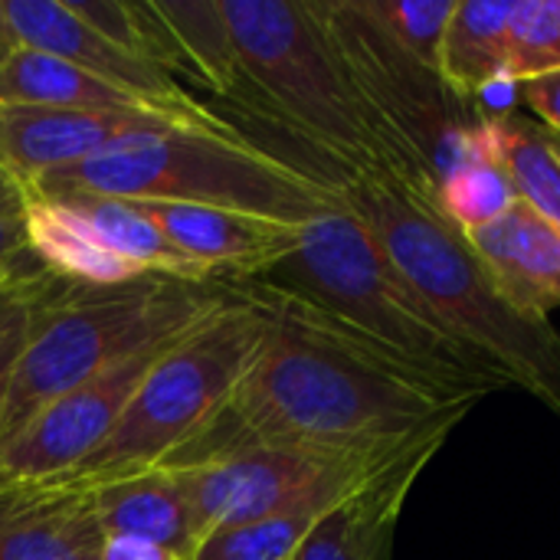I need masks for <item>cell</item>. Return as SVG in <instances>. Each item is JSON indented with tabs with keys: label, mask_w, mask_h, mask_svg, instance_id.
<instances>
[{
	"label": "cell",
	"mask_w": 560,
	"mask_h": 560,
	"mask_svg": "<svg viewBox=\"0 0 560 560\" xmlns=\"http://www.w3.org/2000/svg\"><path fill=\"white\" fill-rule=\"evenodd\" d=\"M236 285L269 308L272 331L226 400L158 469L184 472L262 446H397L479 404L289 292L256 279Z\"/></svg>",
	"instance_id": "obj_1"
},
{
	"label": "cell",
	"mask_w": 560,
	"mask_h": 560,
	"mask_svg": "<svg viewBox=\"0 0 560 560\" xmlns=\"http://www.w3.org/2000/svg\"><path fill=\"white\" fill-rule=\"evenodd\" d=\"M220 10L236 66L226 102L276 128L305 171L338 194L361 177H390L312 0H220Z\"/></svg>",
	"instance_id": "obj_2"
},
{
	"label": "cell",
	"mask_w": 560,
	"mask_h": 560,
	"mask_svg": "<svg viewBox=\"0 0 560 560\" xmlns=\"http://www.w3.org/2000/svg\"><path fill=\"white\" fill-rule=\"evenodd\" d=\"M394 269L433 315L482 351L512 387L528 390L560 417V335L548 318L522 312L486 262L436 207V194L400 177H361L341 190Z\"/></svg>",
	"instance_id": "obj_3"
},
{
	"label": "cell",
	"mask_w": 560,
	"mask_h": 560,
	"mask_svg": "<svg viewBox=\"0 0 560 560\" xmlns=\"http://www.w3.org/2000/svg\"><path fill=\"white\" fill-rule=\"evenodd\" d=\"M256 282L328 312L410 361L459 397L486 400L512 381L472 345L453 335L394 269L374 233L348 207L302 223L292 256Z\"/></svg>",
	"instance_id": "obj_4"
},
{
	"label": "cell",
	"mask_w": 560,
	"mask_h": 560,
	"mask_svg": "<svg viewBox=\"0 0 560 560\" xmlns=\"http://www.w3.org/2000/svg\"><path fill=\"white\" fill-rule=\"evenodd\" d=\"M30 194H98L141 203L230 207L299 226L345 207L338 190L295 171L233 125H161L131 131L82 164L43 177Z\"/></svg>",
	"instance_id": "obj_5"
},
{
	"label": "cell",
	"mask_w": 560,
	"mask_h": 560,
	"mask_svg": "<svg viewBox=\"0 0 560 560\" xmlns=\"http://www.w3.org/2000/svg\"><path fill=\"white\" fill-rule=\"evenodd\" d=\"M226 295V282L144 276L125 285H82L39 269L26 348L0 417V443L59 394L138 348L197 325Z\"/></svg>",
	"instance_id": "obj_6"
},
{
	"label": "cell",
	"mask_w": 560,
	"mask_h": 560,
	"mask_svg": "<svg viewBox=\"0 0 560 560\" xmlns=\"http://www.w3.org/2000/svg\"><path fill=\"white\" fill-rule=\"evenodd\" d=\"M226 285L230 295L151 364L112 436L72 472L49 482L95 489L158 469L226 400L272 331L269 308L243 285Z\"/></svg>",
	"instance_id": "obj_7"
},
{
	"label": "cell",
	"mask_w": 560,
	"mask_h": 560,
	"mask_svg": "<svg viewBox=\"0 0 560 560\" xmlns=\"http://www.w3.org/2000/svg\"><path fill=\"white\" fill-rule=\"evenodd\" d=\"M312 7L368 108L390 177L436 194L446 174L476 151L489 115L456 98L436 69L397 46L361 0H312Z\"/></svg>",
	"instance_id": "obj_8"
},
{
	"label": "cell",
	"mask_w": 560,
	"mask_h": 560,
	"mask_svg": "<svg viewBox=\"0 0 560 560\" xmlns=\"http://www.w3.org/2000/svg\"><path fill=\"white\" fill-rule=\"evenodd\" d=\"M177 335L131 351L36 410L10 440L0 443V489L59 479L89 459L112 436L138 384Z\"/></svg>",
	"instance_id": "obj_9"
},
{
	"label": "cell",
	"mask_w": 560,
	"mask_h": 560,
	"mask_svg": "<svg viewBox=\"0 0 560 560\" xmlns=\"http://www.w3.org/2000/svg\"><path fill=\"white\" fill-rule=\"evenodd\" d=\"M7 20L16 46H30L59 56L164 112L167 118L190 128H223L230 125L200 98H194L171 72L121 49L98 30H92L66 0H7Z\"/></svg>",
	"instance_id": "obj_10"
},
{
	"label": "cell",
	"mask_w": 560,
	"mask_h": 560,
	"mask_svg": "<svg viewBox=\"0 0 560 560\" xmlns=\"http://www.w3.org/2000/svg\"><path fill=\"white\" fill-rule=\"evenodd\" d=\"M456 420V417H453ZM440 427V423H436ZM433 430V427H430ZM368 453V450H364ZM358 453H322L305 446H262L220 463L177 472L197 538L266 518ZM171 472V469H167Z\"/></svg>",
	"instance_id": "obj_11"
},
{
	"label": "cell",
	"mask_w": 560,
	"mask_h": 560,
	"mask_svg": "<svg viewBox=\"0 0 560 560\" xmlns=\"http://www.w3.org/2000/svg\"><path fill=\"white\" fill-rule=\"evenodd\" d=\"M141 210L161 226L171 246L194 259L213 282H246L266 276L295 253L302 236L299 223L230 207L141 203Z\"/></svg>",
	"instance_id": "obj_12"
},
{
	"label": "cell",
	"mask_w": 560,
	"mask_h": 560,
	"mask_svg": "<svg viewBox=\"0 0 560 560\" xmlns=\"http://www.w3.org/2000/svg\"><path fill=\"white\" fill-rule=\"evenodd\" d=\"M161 125H177L148 112H92V108H33V105H0V167L30 190L66 167L82 164L112 141L148 131Z\"/></svg>",
	"instance_id": "obj_13"
},
{
	"label": "cell",
	"mask_w": 560,
	"mask_h": 560,
	"mask_svg": "<svg viewBox=\"0 0 560 560\" xmlns=\"http://www.w3.org/2000/svg\"><path fill=\"white\" fill-rule=\"evenodd\" d=\"M453 430L456 427L430 433L394 463H387L361 489H354L315 525V532L299 545L292 560H394V535L407 495L436 459V453L446 446Z\"/></svg>",
	"instance_id": "obj_14"
},
{
	"label": "cell",
	"mask_w": 560,
	"mask_h": 560,
	"mask_svg": "<svg viewBox=\"0 0 560 560\" xmlns=\"http://www.w3.org/2000/svg\"><path fill=\"white\" fill-rule=\"evenodd\" d=\"M463 420L466 417H456V420H446V423H440V427H433V430H427V433H420V436H413L407 443L368 450V453H358V456L345 459L325 479H318L305 495H299L292 505H285V509L266 515V518L213 532L210 538L200 541V548L194 551L190 560H292V555L299 551V545L315 532V525L335 505H341L354 489H361L387 463H394L400 453H407L410 446H417L430 433L446 430V427H459Z\"/></svg>",
	"instance_id": "obj_15"
},
{
	"label": "cell",
	"mask_w": 560,
	"mask_h": 560,
	"mask_svg": "<svg viewBox=\"0 0 560 560\" xmlns=\"http://www.w3.org/2000/svg\"><path fill=\"white\" fill-rule=\"evenodd\" d=\"M102 541L92 489L66 482L0 489V560H98Z\"/></svg>",
	"instance_id": "obj_16"
},
{
	"label": "cell",
	"mask_w": 560,
	"mask_h": 560,
	"mask_svg": "<svg viewBox=\"0 0 560 560\" xmlns=\"http://www.w3.org/2000/svg\"><path fill=\"white\" fill-rule=\"evenodd\" d=\"M499 289L528 315L548 318L560 305V230L522 197L495 223L466 233Z\"/></svg>",
	"instance_id": "obj_17"
},
{
	"label": "cell",
	"mask_w": 560,
	"mask_h": 560,
	"mask_svg": "<svg viewBox=\"0 0 560 560\" xmlns=\"http://www.w3.org/2000/svg\"><path fill=\"white\" fill-rule=\"evenodd\" d=\"M92 499L105 538L108 535L144 538L184 560L194 558V551L200 548L177 472L148 469L138 476L112 479L95 486Z\"/></svg>",
	"instance_id": "obj_18"
},
{
	"label": "cell",
	"mask_w": 560,
	"mask_h": 560,
	"mask_svg": "<svg viewBox=\"0 0 560 560\" xmlns=\"http://www.w3.org/2000/svg\"><path fill=\"white\" fill-rule=\"evenodd\" d=\"M0 105L33 108H92V112H148L161 115L144 98L30 46H16L0 59ZM174 121V118H171ZM180 125V121H177ZM190 128V125H187Z\"/></svg>",
	"instance_id": "obj_19"
},
{
	"label": "cell",
	"mask_w": 560,
	"mask_h": 560,
	"mask_svg": "<svg viewBox=\"0 0 560 560\" xmlns=\"http://www.w3.org/2000/svg\"><path fill=\"white\" fill-rule=\"evenodd\" d=\"M512 10L515 0L456 3L436 62V72L456 98L476 105L489 89L505 82Z\"/></svg>",
	"instance_id": "obj_20"
},
{
	"label": "cell",
	"mask_w": 560,
	"mask_h": 560,
	"mask_svg": "<svg viewBox=\"0 0 560 560\" xmlns=\"http://www.w3.org/2000/svg\"><path fill=\"white\" fill-rule=\"evenodd\" d=\"M26 246L30 256L46 272H56L69 282L125 285L144 279L138 266L105 249L59 197H46V194L26 197Z\"/></svg>",
	"instance_id": "obj_21"
},
{
	"label": "cell",
	"mask_w": 560,
	"mask_h": 560,
	"mask_svg": "<svg viewBox=\"0 0 560 560\" xmlns=\"http://www.w3.org/2000/svg\"><path fill=\"white\" fill-rule=\"evenodd\" d=\"M46 197H59L105 249L138 266L144 276H164L177 282H213L194 259H187L171 246L161 226L141 210V203L121 197H98V194H46Z\"/></svg>",
	"instance_id": "obj_22"
},
{
	"label": "cell",
	"mask_w": 560,
	"mask_h": 560,
	"mask_svg": "<svg viewBox=\"0 0 560 560\" xmlns=\"http://www.w3.org/2000/svg\"><path fill=\"white\" fill-rule=\"evenodd\" d=\"M486 138L518 197L560 230V158L548 141V128L525 115L502 112L486 118Z\"/></svg>",
	"instance_id": "obj_23"
},
{
	"label": "cell",
	"mask_w": 560,
	"mask_h": 560,
	"mask_svg": "<svg viewBox=\"0 0 560 560\" xmlns=\"http://www.w3.org/2000/svg\"><path fill=\"white\" fill-rule=\"evenodd\" d=\"M515 203H518V190L509 171L502 167V161L492 154L482 121L476 151L446 174V180L436 190V207L456 230L472 233L502 220Z\"/></svg>",
	"instance_id": "obj_24"
},
{
	"label": "cell",
	"mask_w": 560,
	"mask_h": 560,
	"mask_svg": "<svg viewBox=\"0 0 560 560\" xmlns=\"http://www.w3.org/2000/svg\"><path fill=\"white\" fill-rule=\"evenodd\" d=\"M158 7L187 56V82H197L213 95L230 98L236 66L220 0H158Z\"/></svg>",
	"instance_id": "obj_25"
},
{
	"label": "cell",
	"mask_w": 560,
	"mask_h": 560,
	"mask_svg": "<svg viewBox=\"0 0 560 560\" xmlns=\"http://www.w3.org/2000/svg\"><path fill=\"white\" fill-rule=\"evenodd\" d=\"M560 72V0H515L509 23L505 82H535Z\"/></svg>",
	"instance_id": "obj_26"
},
{
	"label": "cell",
	"mask_w": 560,
	"mask_h": 560,
	"mask_svg": "<svg viewBox=\"0 0 560 560\" xmlns=\"http://www.w3.org/2000/svg\"><path fill=\"white\" fill-rule=\"evenodd\" d=\"M368 16L413 59L436 69L440 46L459 0H361Z\"/></svg>",
	"instance_id": "obj_27"
},
{
	"label": "cell",
	"mask_w": 560,
	"mask_h": 560,
	"mask_svg": "<svg viewBox=\"0 0 560 560\" xmlns=\"http://www.w3.org/2000/svg\"><path fill=\"white\" fill-rule=\"evenodd\" d=\"M39 269L43 266L33 259L30 269H23L10 285L0 289V417H3L10 381H13V368H16V361H20V354L26 348Z\"/></svg>",
	"instance_id": "obj_28"
},
{
	"label": "cell",
	"mask_w": 560,
	"mask_h": 560,
	"mask_svg": "<svg viewBox=\"0 0 560 560\" xmlns=\"http://www.w3.org/2000/svg\"><path fill=\"white\" fill-rule=\"evenodd\" d=\"M30 266L33 256L26 246V203L0 207V289L10 285Z\"/></svg>",
	"instance_id": "obj_29"
},
{
	"label": "cell",
	"mask_w": 560,
	"mask_h": 560,
	"mask_svg": "<svg viewBox=\"0 0 560 560\" xmlns=\"http://www.w3.org/2000/svg\"><path fill=\"white\" fill-rule=\"evenodd\" d=\"M522 102L538 115V121L548 131L560 135V72L558 75L535 79V82H525L522 85Z\"/></svg>",
	"instance_id": "obj_30"
},
{
	"label": "cell",
	"mask_w": 560,
	"mask_h": 560,
	"mask_svg": "<svg viewBox=\"0 0 560 560\" xmlns=\"http://www.w3.org/2000/svg\"><path fill=\"white\" fill-rule=\"evenodd\" d=\"M98 560H184L177 558L174 551L144 541V538H128V535H108L102 541V555Z\"/></svg>",
	"instance_id": "obj_31"
},
{
	"label": "cell",
	"mask_w": 560,
	"mask_h": 560,
	"mask_svg": "<svg viewBox=\"0 0 560 560\" xmlns=\"http://www.w3.org/2000/svg\"><path fill=\"white\" fill-rule=\"evenodd\" d=\"M23 203H26L23 184L0 167V207H23Z\"/></svg>",
	"instance_id": "obj_32"
},
{
	"label": "cell",
	"mask_w": 560,
	"mask_h": 560,
	"mask_svg": "<svg viewBox=\"0 0 560 560\" xmlns=\"http://www.w3.org/2000/svg\"><path fill=\"white\" fill-rule=\"evenodd\" d=\"M16 49V36L10 30V20H7V0H0V59L10 56Z\"/></svg>",
	"instance_id": "obj_33"
},
{
	"label": "cell",
	"mask_w": 560,
	"mask_h": 560,
	"mask_svg": "<svg viewBox=\"0 0 560 560\" xmlns=\"http://www.w3.org/2000/svg\"><path fill=\"white\" fill-rule=\"evenodd\" d=\"M548 141H551L555 154H558V158H560V135H558V131H548Z\"/></svg>",
	"instance_id": "obj_34"
}]
</instances>
